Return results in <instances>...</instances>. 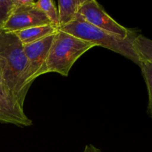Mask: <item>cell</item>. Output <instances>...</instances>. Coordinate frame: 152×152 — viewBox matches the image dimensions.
Wrapping results in <instances>:
<instances>
[{
    "label": "cell",
    "instance_id": "15",
    "mask_svg": "<svg viewBox=\"0 0 152 152\" xmlns=\"http://www.w3.org/2000/svg\"><path fill=\"white\" fill-rule=\"evenodd\" d=\"M83 152H102L99 148L95 147L93 145H87L85 147L84 151Z\"/></svg>",
    "mask_w": 152,
    "mask_h": 152
},
{
    "label": "cell",
    "instance_id": "8",
    "mask_svg": "<svg viewBox=\"0 0 152 152\" xmlns=\"http://www.w3.org/2000/svg\"><path fill=\"white\" fill-rule=\"evenodd\" d=\"M57 31V28H54L51 25H47L31 27L26 29L15 31L12 34H14L19 39L22 45H24L39 41L48 36L55 34Z\"/></svg>",
    "mask_w": 152,
    "mask_h": 152
},
{
    "label": "cell",
    "instance_id": "14",
    "mask_svg": "<svg viewBox=\"0 0 152 152\" xmlns=\"http://www.w3.org/2000/svg\"><path fill=\"white\" fill-rule=\"evenodd\" d=\"M0 93H1V94L4 95V96H5L6 97L13 100V99L11 98V96H10V93H9L8 90H7V87H6L5 84H4V80H3V73H2V67H1V59H0Z\"/></svg>",
    "mask_w": 152,
    "mask_h": 152
},
{
    "label": "cell",
    "instance_id": "5",
    "mask_svg": "<svg viewBox=\"0 0 152 152\" xmlns=\"http://www.w3.org/2000/svg\"><path fill=\"white\" fill-rule=\"evenodd\" d=\"M47 25H51L50 22L45 13L35 5L34 1L29 5L15 7L1 27V31L5 33H13L31 27Z\"/></svg>",
    "mask_w": 152,
    "mask_h": 152
},
{
    "label": "cell",
    "instance_id": "6",
    "mask_svg": "<svg viewBox=\"0 0 152 152\" xmlns=\"http://www.w3.org/2000/svg\"><path fill=\"white\" fill-rule=\"evenodd\" d=\"M55 34L56 33L35 42L23 45L24 53L28 64L26 74V85L29 88L34 80L40 77V73L45 64Z\"/></svg>",
    "mask_w": 152,
    "mask_h": 152
},
{
    "label": "cell",
    "instance_id": "7",
    "mask_svg": "<svg viewBox=\"0 0 152 152\" xmlns=\"http://www.w3.org/2000/svg\"><path fill=\"white\" fill-rule=\"evenodd\" d=\"M0 123H10L20 127L33 125L24 112V108L16 102L0 93Z\"/></svg>",
    "mask_w": 152,
    "mask_h": 152
},
{
    "label": "cell",
    "instance_id": "1",
    "mask_svg": "<svg viewBox=\"0 0 152 152\" xmlns=\"http://www.w3.org/2000/svg\"><path fill=\"white\" fill-rule=\"evenodd\" d=\"M0 59L3 80L12 99L22 108L29 88L26 85L28 60L23 45L12 33L0 35Z\"/></svg>",
    "mask_w": 152,
    "mask_h": 152
},
{
    "label": "cell",
    "instance_id": "3",
    "mask_svg": "<svg viewBox=\"0 0 152 152\" xmlns=\"http://www.w3.org/2000/svg\"><path fill=\"white\" fill-rule=\"evenodd\" d=\"M96 46L94 43L84 41L58 30L40 76L48 73H57L68 77L77 59Z\"/></svg>",
    "mask_w": 152,
    "mask_h": 152
},
{
    "label": "cell",
    "instance_id": "10",
    "mask_svg": "<svg viewBox=\"0 0 152 152\" xmlns=\"http://www.w3.org/2000/svg\"><path fill=\"white\" fill-rule=\"evenodd\" d=\"M134 48L140 62L152 63V39L139 34L134 41Z\"/></svg>",
    "mask_w": 152,
    "mask_h": 152
},
{
    "label": "cell",
    "instance_id": "4",
    "mask_svg": "<svg viewBox=\"0 0 152 152\" xmlns=\"http://www.w3.org/2000/svg\"><path fill=\"white\" fill-rule=\"evenodd\" d=\"M79 14L94 26L121 38L126 39L137 33L116 22L96 0H86L79 10Z\"/></svg>",
    "mask_w": 152,
    "mask_h": 152
},
{
    "label": "cell",
    "instance_id": "9",
    "mask_svg": "<svg viewBox=\"0 0 152 152\" xmlns=\"http://www.w3.org/2000/svg\"><path fill=\"white\" fill-rule=\"evenodd\" d=\"M86 0H59L58 1L59 29L66 26L77 18L80 7Z\"/></svg>",
    "mask_w": 152,
    "mask_h": 152
},
{
    "label": "cell",
    "instance_id": "13",
    "mask_svg": "<svg viewBox=\"0 0 152 152\" xmlns=\"http://www.w3.org/2000/svg\"><path fill=\"white\" fill-rule=\"evenodd\" d=\"M14 7V0H0V26L5 23Z\"/></svg>",
    "mask_w": 152,
    "mask_h": 152
},
{
    "label": "cell",
    "instance_id": "11",
    "mask_svg": "<svg viewBox=\"0 0 152 152\" xmlns=\"http://www.w3.org/2000/svg\"><path fill=\"white\" fill-rule=\"evenodd\" d=\"M35 5L45 13L52 26L59 30V17L58 10L54 1L51 0H39L35 1Z\"/></svg>",
    "mask_w": 152,
    "mask_h": 152
},
{
    "label": "cell",
    "instance_id": "12",
    "mask_svg": "<svg viewBox=\"0 0 152 152\" xmlns=\"http://www.w3.org/2000/svg\"><path fill=\"white\" fill-rule=\"evenodd\" d=\"M140 68L142 77L145 80L148 95V114L152 119V63L147 62H140Z\"/></svg>",
    "mask_w": 152,
    "mask_h": 152
},
{
    "label": "cell",
    "instance_id": "2",
    "mask_svg": "<svg viewBox=\"0 0 152 152\" xmlns=\"http://www.w3.org/2000/svg\"><path fill=\"white\" fill-rule=\"evenodd\" d=\"M59 30L80 39L94 43L96 46L116 52L139 67L140 65V61L134 48V41L139 35L138 33L126 39L121 38L94 26L86 22L79 13L72 22Z\"/></svg>",
    "mask_w": 152,
    "mask_h": 152
},
{
    "label": "cell",
    "instance_id": "16",
    "mask_svg": "<svg viewBox=\"0 0 152 152\" xmlns=\"http://www.w3.org/2000/svg\"><path fill=\"white\" fill-rule=\"evenodd\" d=\"M1 32H2V31H1V26H0V35H1Z\"/></svg>",
    "mask_w": 152,
    "mask_h": 152
}]
</instances>
